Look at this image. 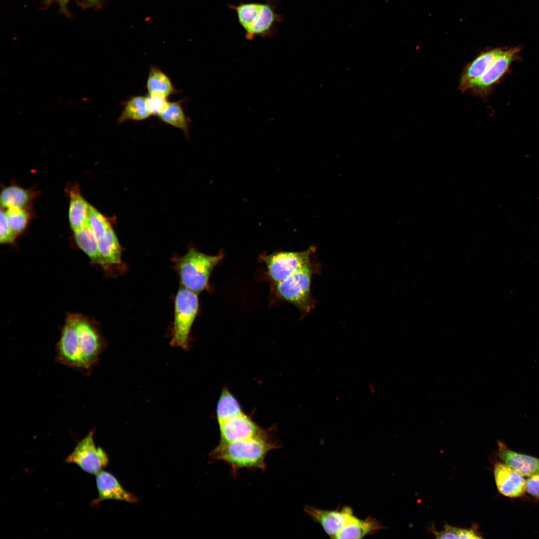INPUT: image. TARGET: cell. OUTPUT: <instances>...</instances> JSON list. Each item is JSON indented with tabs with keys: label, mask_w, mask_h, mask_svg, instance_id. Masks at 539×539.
I'll return each mask as SVG.
<instances>
[{
	"label": "cell",
	"mask_w": 539,
	"mask_h": 539,
	"mask_svg": "<svg viewBox=\"0 0 539 539\" xmlns=\"http://www.w3.org/2000/svg\"><path fill=\"white\" fill-rule=\"evenodd\" d=\"M105 347L104 341L92 321L77 313H69L56 345L60 364L89 373Z\"/></svg>",
	"instance_id": "1"
},
{
	"label": "cell",
	"mask_w": 539,
	"mask_h": 539,
	"mask_svg": "<svg viewBox=\"0 0 539 539\" xmlns=\"http://www.w3.org/2000/svg\"><path fill=\"white\" fill-rule=\"evenodd\" d=\"M279 447L276 442L270 438L268 433L260 437L246 440L219 442L209 456L214 460L227 463L234 472L243 468L264 470L268 453Z\"/></svg>",
	"instance_id": "2"
},
{
	"label": "cell",
	"mask_w": 539,
	"mask_h": 539,
	"mask_svg": "<svg viewBox=\"0 0 539 539\" xmlns=\"http://www.w3.org/2000/svg\"><path fill=\"white\" fill-rule=\"evenodd\" d=\"M277 1H241L237 4H229L228 6L236 12L246 39L252 40L257 37H270L277 31V24L283 20V15L275 10Z\"/></svg>",
	"instance_id": "3"
},
{
	"label": "cell",
	"mask_w": 539,
	"mask_h": 539,
	"mask_svg": "<svg viewBox=\"0 0 539 539\" xmlns=\"http://www.w3.org/2000/svg\"><path fill=\"white\" fill-rule=\"evenodd\" d=\"M224 257L223 252L210 256L191 249L176 260V267L183 286L197 294L206 287L211 273Z\"/></svg>",
	"instance_id": "4"
},
{
	"label": "cell",
	"mask_w": 539,
	"mask_h": 539,
	"mask_svg": "<svg viewBox=\"0 0 539 539\" xmlns=\"http://www.w3.org/2000/svg\"><path fill=\"white\" fill-rule=\"evenodd\" d=\"M312 262L285 279L276 283L278 295L297 307L303 315L314 307L310 285L312 274L316 271Z\"/></svg>",
	"instance_id": "5"
},
{
	"label": "cell",
	"mask_w": 539,
	"mask_h": 539,
	"mask_svg": "<svg viewBox=\"0 0 539 539\" xmlns=\"http://www.w3.org/2000/svg\"><path fill=\"white\" fill-rule=\"evenodd\" d=\"M199 308L197 294L181 286L175 300L174 320L170 344L186 349L189 344V334Z\"/></svg>",
	"instance_id": "6"
},
{
	"label": "cell",
	"mask_w": 539,
	"mask_h": 539,
	"mask_svg": "<svg viewBox=\"0 0 539 539\" xmlns=\"http://www.w3.org/2000/svg\"><path fill=\"white\" fill-rule=\"evenodd\" d=\"M315 248L311 247L302 252H277L263 257L272 280L279 282L301 270L311 262Z\"/></svg>",
	"instance_id": "7"
},
{
	"label": "cell",
	"mask_w": 539,
	"mask_h": 539,
	"mask_svg": "<svg viewBox=\"0 0 539 539\" xmlns=\"http://www.w3.org/2000/svg\"><path fill=\"white\" fill-rule=\"evenodd\" d=\"M94 430L81 440L65 459L67 463L77 465L83 471L96 475L107 466L109 458L106 452L94 443Z\"/></svg>",
	"instance_id": "8"
},
{
	"label": "cell",
	"mask_w": 539,
	"mask_h": 539,
	"mask_svg": "<svg viewBox=\"0 0 539 539\" xmlns=\"http://www.w3.org/2000/svg\"><path fill=\"white\" fill-rule=\"evenodd\" d=\"M218 424L220 432V442L222 443L256 438L268 433L244 413Z\"/></svg>",
	"instance_id": "9"
},
{
	"label": "cell",
	"mask_w": 539,
	"mask_h": 539,
	"mask_svg": "<svg viewBox=\"0 0 539 539\" xmlns=\"http://www.w3.org/2000/svg\"><path fill=\"white\" fill-rule=\"evenodd\" d=\"M304 511L314 522L319 524L326 533L334 539L338 533L354 516L352 509L348 507L340 510H325L306 506Z\"/></svg>",
	"instance_id": "10"
},
{
	"label": "cell",
	"mask_w": 539,
	"mask_h": 539,
	"mask_svg": "<svg viewBox=\"0 0 539 539\" xmlns=\"http://www.w3.org/2000/svg\"><path fill=\"white\" fill-rule=\"evenodd\" d=\"M520 50L521 47L518 46L504 50L471 89L478 93L486 92L504 75Z\"/></svg>",
	"instance_id": "11"
},
{
	"label": "cell",
	"mask_w": 539,
	"mask_h": 539,
	"mask_svg": "<svg viewBox=\"0 0 539 539\" xmlns=\"http://www.w3.org/2000/svg\"><path fill=\"white\" fill-rule=\"evenodd\" d=\"M494 474L498 491L509 498H519L525 494L526 480L524 476L503 462L496 463Z\"/></svg>",
	"instance_id": "12"
},
{
	"label": "cell",
	"mask_w": 539,
	"mask_h": 539,
	"mask_svg": "<svg viewBox=\"0 0 539 539\" xmlns=\"http://www.w3.org/2000/svg\"><path fill=\"white\" fill-rule=\"evenodd\" d=\"M98 497L95 503L107 500L137 503L139 498L125 490L118 480L111 473L101 470L96 475Z\"/></svg>",
	"instance_id": "13"
},
{
	"label": "cell",
	"mask_w": 539,
	"mask_h": 539,
	"mask_svg": "<svg viewBox=\"0 0 539 539\" xmlns=\"http://www.w3.org/2000/svg\"><path fill=\"white\" fill-rule=\"evenodd\" d=\"M497 455L502 462L524 477L539 473V458L515 452L498 441Z\"/></svg>",
	"instance_id": "14"
},
{
	"label": "cell",
	"mask_w": 539,
	"mask_h": 539,
	"mask_svg": "<svg viewBox=\"0 0 539 539\" xmlns=\"http://www.w3.org/2000/svg\"><path fill=\"white\" fill-rule=\"evenodd\" d=\"M496 48L482 53L468 65L461 77L460 88L462 91L470 89L493 61L504 51Z\"/></svg>",
	"instance_id": "15"
},
{
	"label": "cell",
	"mask_w": 539,
	"mask_h": 539,
	"mask_svg": "<svg viewBox=\"0 0 539 539\" xmlns=\"http://www.w3.org/2000/svg\"><path fill=\"white\" fill-rule=\"evenodd\" d=\"M74 233L77 245L91 260L104 268L108 267L109 265L100 254L97 238L92 230L88 220L83 227Z\"/></svg>",
	"instance_id": "16"
},
{
	"label": "cell",
	"mask_w": 539,
	"mask_h": 539,
	"mask_svg": "<svg viewBox=\"0 0 539 539\" xmlns=\"http://www.w3.org/2000/svg\"><path fill=\"white\" fill-rule=\"evenodd\" d=\"M382 529L383 526L374 518L368 517L362 520L354 516L334 539H362Z\"/></svg>",
	"instance_id": "17"
},
{
	"label": "cell",
	"mask_w": 539,
	"mask_h": 539,
	"mask_svg": "<svg viewBox=\"0 0 539 539\" xmlns=\"http://www.w3.org/2000/svg\"><path fill=\"white\" fill-rule=\"evenodd\" d=\"M97 240L100 254L107 264L109 266L121 264V248L112 227L110 226Z\"/></svg>",
	"instance_id": "18"
},
{
	"label": "cell",
	"mask_w": 539,
	"mask_h": 539,
	"mask_svg": "<svg viewBox=\"0 0 539 539\" xmlns=\"http://www.w3.org/2000/svg\"><path fill=\"white\" fill-rule=\"evenodd\" d=\"M69 221L73 231L83 227L87 221V211L89 204L76 190L70 193Z\"/></svg>",
	"instance_id": "19"
},
{
	"label": "cell",
	"mask_w": 539,
	"mask_h": 539,
	"mask_svg": "<svg viewBox=\"0 0 539 539\" xmlns=\"http://www.w3.org/2000/svg\"><path fill=\"white\" fill-rule=\"evenodd\" d=\"M147 88L149 95H160L166 98L176 91L168 76L156 67L150 70Z\"/></svg>",
	"instance_id": "20"
},
{
	"label": "cell",
	"mask_w": 539,
	"mask_h": 539,
	"mask_svg": "<svg viewBox=\"0 0 539 539\" xmlns=\"http://www.w3.org/2000/svg\"><path fill=\"white\" fill-rule=\"evenodd\" d=\"M151 115L148 107L147 97L134 96L126 104L118 123L121 124L127 120H143Z\"/></svg>",
	"instance_id": "21"
},
{
	"label": "cell",
	"mask_w": 539,
	"mask_h": 539,
	"mask_svg": "<svg viewBox=\"0 0 539 539\" xmlns=\"http://www.w3.org/2000/svg\"><path fill=\"white\" fill-rule=\"evenodd\" d=\"M243 413L237 399L226 388L222 391L217 403L216 415L218 423Z\"/></svg>",
	"instance_id": "22"
},
{
	"label": "cell",
	"mask_w": 539,
	"mask_h": 539,
	"mask_svg": "<svg viewBox=\"0 0 539 539\" xmlns=\"http://www.w3.org/2000/svg\"><path fill=\"white\" fill-rule=\"evenodd\" d=\"M158 115L164 122L188 133V119L179 102H169L167 107Z\"/></svg>",
	"instance_id": "23"
},
{
	"label": "cell",
	"mask_w": 539,
	"mask_h": 539,
	"mask_svg": "<svg viewBox=\"0 0 539 539\" xmlns=\"http://www.w3.org/2000/svg\"><path fill=\"white\" fill-rule=\"evenodd\" d=\"M30 196L29 192L16 186H10L3 189L0 194V204L3 208H23L28 203Z\"/></svg>",
	"instance_id": "24"
},
{
	"label": "cell",
	"mask_w": 539,
	"mask_h": 539,
	"mask_svg": "<svg viewBox=\"0 0 539 539\" xmlns=\"http://www.w3.org/2000/svg\"><path fill=\"white\" fill-rule=\"evenodd\" d=\"M5 213L8 224L12 230L17 234L21 233L27 223V212L23 208L12 207L8 208Z\"/></svg>",
	"instance_id": "25"
},
{
	"label": "cell",
	"mask_w": 539,
	"mask_h": 539,
	"mask_svg": "<svg viewBox=\"0 0 539 539\" xmlns=\"http://www.w3.org/2000/svg\"><path fill=\"white\" fill-rule=\"evenodd\" d=\"M87 220L97 238L103 235L111 226L104 216L90 204L88 207Z\"/></svg>",
	"instance_id": "26"
},
{
	"label": "cell",
	"mask_w": 539,
	"mask_h": 539,
	"mask_svg": "<svg viewBox=\"0 0 539 539\" xmlns=\"http://www.w3.org/2000/svg\"><path fill=\"white\" fill-rule=\"evenodd\" d=\"M16 234L9 227L6 220L5 213L0 210V243L1 244H12L15 239Z\"/></svg>",
	"instance_id": "27"
},
{
	"label": "cell",
	"mask_w": 539,
	"mask_h": 539,
	"mask_svg": "<svg viewBox=\"0 0 539 539\" xmlns=\"http://www.w3.org/2000/svg\"><path fill=\"white\" fill-rule=\"evenodd\" d=\"M147 103L151 114L158 115L167 107L169 102L166 97L155 94L147 96Z\"/></svg>",
	"instance_id": "28"
},
{
	"label": "cell",
	"mask_w": 539,
	"mask_h": 539,
	"mask_svg": "<svg viewBox=\"0 0 539 539\" xmlns=\"http://www.w3.org/2000/svg\"><path fill=\"white\" fill-rule=\"evenodd\" d=\"M526 491L532 497L539 499V473L528 477L526 480Z\"/></svg>",
	"instance_id": "29"
},
{
	"label": "cell",
	"mask_w": 539,
	"mask_h": 539,
	"mask_svg": "<svg viewBox=\"0 0 539 539\" xmlns=\"http://www.w3.org/2000/svg\"><path fill=\"white\" fill-rule=\"evenodd\" d=\"M433 533L437 539H459V528L445 524L444 530L437 532L433 530Z\"/></svg>",
	"instance_id": "30"
},
{
	"label": "cell",
	"mask_w": 539,
	"mask_h": 539,
	"mask_svg": "<svg viewBox=\"0 0 539 539\" xmlns=\"http://www.w3.org/2000/svg\"><path fill=\"white\" fill-rule=\"evenodd\" d=\"M459 539H481V537L476 530V527L469 529L459 528Z\"/></svg>",
	"instance_id": "31"
},
{
	"label": "cell",
	"mask_w": 539,
	"mask_h": 539,
	"mask_svg": "<svg viewBox=\"0 0 539 539\" xmlns=\"http://www.w3.org/2000/svg\"><path fill=\"white\" fill-rule=\"evenodd\" d=\"M86 0L92 2L95 1L96 0Z\"/></svg>",
	"instance_id": "32"
},
{
	"label": "cell",
	"mask_w": 539,
	"mask_h": 539,
	"mask_svg": "<svg viewBox=\"0 0 539 539\" xmlns=\"http://www.w3.org/2000/svg\"><path fill=\"white\" fill-rule=\"evenodd\" d=\"M61 0L62 1H63V2L67 1V0Z\"/></svg>",
	"instance_id": "33"
}]
</instances>
